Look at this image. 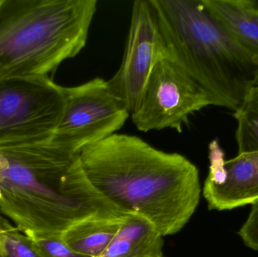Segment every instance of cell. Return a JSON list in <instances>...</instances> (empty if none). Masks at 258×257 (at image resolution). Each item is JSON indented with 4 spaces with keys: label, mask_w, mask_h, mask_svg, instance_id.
I'll use <instances>...</instances> for the list:
<instances>
[{
    "label": "cell",
    "mask_w": 258,
    "mask_h": 257,
    "mask_svg": "<svg viewBox=\"0 0 258 257\" xmlns=\"http://www.w3.org/2000/svg\"><path fill=\"white\" fill-rule=\"evenodd\" d=\"M167 57L156 14L150 0H137L123 59L119 70L107 81L111 93L135 111L147 80L159 60Z\"/></svg>",
    "instance_id": "obj_8"
},
{
    "label": "cell",
    "mask_w": 258,
    "mask_h": 257,
    "mask_svg": "<svg viewBox=\"0 0 258 257\" xmlns=\"http://www.w3.org/2000/svg\"><path fill=\"white\" fill-rule=\"evenodd\" d=\"M64 97L63 115L49 141L72 155L116 134L131 115L101 78L64 88Z\"/></svg>",
    "instance_id": "obj_6"
},
{
    "label": "cell",
    "mask_w": 258,
    "mask_h": 257,
    "mask_svg": "<svg viewBox=\"0 0 258 257\" xmlns=\"http://www.w3.org/2000/svg\"><path fill=\"white\" fill-rule=\"evenodd\" d=\"M209 106H214L209 94L165 57L153 68L131 116L134 125L143 132L171 128L181 133L189 116Z\"/></svg>",
    "instance_id": "obj_7"
},
{
    "label": "cell",
    "mask_w": 258,
    "mask_h": 257,
    "mask_svg": "<svg viewBox=\"0 0 258 257\" xmlns=\"http://www.w3.org/2000/svg\"><path fill=\"white\" fill-rule=\"evenodd\" d=\"M238 234L247 247L258 251V202L251 205L249 216Z\"/></svg>",
    "instance_id": "obj_16"
},
{
    "label": "cell",
    "mask_w": 258,
    "mask_h": 257,
    "mask_svg": "<svg viewBox=\"0 0 258 257\" xmlns=\"http://www.w3.org/2000/svg\"><path fill=\"white\" fill-rule=\"evenodd\" d=\"M122 218L123 216L85 219L70 226L60 238L75 253L86 257H100L117 233Z\"/></svg>",
    "instance_id": "obj_12"
},
{
    "label": "cell",
    "mask_w": 258,
    "mask_h": 257,
    "mask_svg": "<svg viewBox=\"0 0 258 257\" xmlns=\"http://www.w3.org/2000/svg\"><path fill=\"white\" fill-rule=\"evenodd\" d=\"M209 158L203 196L209 210L228 211L258 202V152L226 161L215 139L209 143Z\"/></svg>",
    "instance_id": "obj_9"
},
{
    "label": "cell",
    "mask_w": 258,
    "mask_h": 257,
    "mask_svg": "<svg viewBox=\"0 0 258 257\" xmlns=\"http://www.w3.org/2000/svg\"><path fill=\"white\" fill-rule=\"evenodd\" d=\"M167 57L210 95L236 111L258 82V60L214 18L202 0H150Z\"/></svg>",
    "instance_id": "obj_3"
},
{
    "label": "cell",
    "mask_w": 258,
    "mask_h": 257,
    "mask_svg": "<svg viewBox=\"0 0 258 257\" xmlns=\"http://www.w3.org/2000/svg\"><path fill=\"white\" fill-rule=\"evenodd\" d=\"M233 39L258 60V3L254 0H202Z\"/></svg>",
    "instance_id": "obj_10"
},
{
    "label": "cell",
    "mask_w": 258,
    "mask_h": 257,
    "mask_svg": "<svg viewBox=\"0 0 258 257\" xmlns=\"http://www.w3.org/2000/svg\"><path fill=\"white\" fill-rule=\"evenodd\" d=\"M15 226L5 217L0 211V232H6L15 229Z\"/></svg>",
    "instance_id": "obj_17"
},
{
    "label": "cell",
    "mask_w": 258,
    "mask_h": 257,
    "mask_svg": "<svg viewBox=\"0 0 258 257\" xmlns=\"http://www.w3.org/2000/svg\"><path fill=\"white\" fill-rule=\"evenodd\" d=\"M29 238L45 257H86L71 250L63 242L60 235Z\"/></svg>",
    "instance_id": "obj_15"
},
{
    "label": "cell",
    "mask_w": 258,
    "mask_h": 257,
    "mask_svg": "<svg viewBox=\"0 0 258 257\" xmlns=\"http://www.w3.org/2000/svg\"><path fill=\"white\" fill-rule=\"evenodd\" d=\"M96 0H0V81L48 75L87 42Z\"/></svg>",
    "instance_id": "obj_4"
},
{
    "label": "cell",
    "mask_w": 258,
    "mask_h": 257,
    "mask_svg": "<svg viewBox=\"0 0 258 257\" xmlns=\"http://www.w3.org/2000/svg\"><path fill=\"white\" fill-rule=\"evenodd\" d=\"M64 107V87L48 75L1 80L0 148L49 141Z\"/></svg>",
    "instance_id": "obj_5"
},
{
    "label": "cell",
    "mask_w": 258,
    "mask_h": 257,
    "mask_svg": "<svg viewBox=\"0 0 258 257\" xmlns=\"http://www.w3.org/2000/svg\"><path fill=\"white\" fill-rule=\"evenodd\" d=\"M233 116L237 120L238 155L258 152V82L248 91Z\"/></svg>",
    "instance_id": "obj_13"
},
{
    "label": "cell",
    "mask_w": 258,
    "mask_h": 257,
    "mask_svg": "<svg viewBox=\"0 0 258 257\" xmlns=\"http://www.w3.org/2000/svg\"><path fill=\"white\" fill-rule=\"evenodd\" d=\"M0 211L28 237L122 214L92 185L79 155L50 141L0 148Z\"/></svg>",
    "instance_id": "obj_2"
},
{
    "label": "cell",
    "mask_w": 258,
    "mask_h": 257,
    "mask_svg": "<svg viewBox=\"0 0 258 257\" xmlns=\"http://www.w3.org/2000/svg\"><path fill=\"white\" fill-rule=\"evenodd\" d=\"M79 156L88 179L106 200L122 215L147 219L163 237L180 232L200 203L197 166L137 136L116 133L84 148Z\"/></svg>",
    "instance_id": "obj_1"
},
{
    "label": "cell",
    "mask_w": 258,
    "mask_h": 257,
    "mask_svg": "<svg viewBox=\"0 0 258 257\" xmlns=\"http://www.w3.org/2000/svg\"><path fill=\"white\" fill-rule=\"evenodd\" d=\"M0 251L5 257H45L33 241L17 228L0 232Z\"/></svg>",
    "instance_id": "obj_14"
},
{
    "label": "cell",
    "mask_w": 258,
    "mask_h": 257,
    "mask_svg": "<svg viewBox=\"0 0 258 257\" xmlns=\"http://www.w3.org/2000/svg\"><path fill=\"white\" fill-rule=\"evenodd\" d=\"M0 257H5L4 255L3 254L1 251H0Z\"/></svg>",
    "instance_id": "obj_18"
},
{
    "label": "cell",
    "mask_w": 258,
    "mask_h": 257,
    "mask_svg": "<svg viewBox=\"0 0 258 257\" xmlns=\"http://www.w3.org/2000/svg\"><path fill=\"white\" fill-rule=\"evenodd\" d=\"M164 257V256H163Z\"/></svg>",
    "instance_id": "obj_19"
},
{
    "label": "cell",
    "mask_w": 258,
    "mask_h": 257,
    "mask_svg": "<svg viewBox=\"0 0 258 257\" xmlns=\"http://www.w3.org/2000/svg\"><path fill=\"white\" fill-rule=\"evenodd\" d=\"M163 236L147 219L125 214L117 233L100 257H163Z\"/></svg>",
    "instance_id": "obj_11"
}]
</instances>
